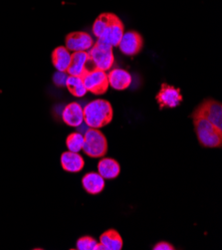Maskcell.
Returning <instances> with one entry per match:
<instances>
[{"instance_id":"cell-3","label":"cell","mask_w":222,"mask_h":250,"mask_svg":"<svg viewBox=\"0 0 222 250\" xmlns=\"http://www.w3.org/2000/svg\"><path fill=\"white\" fill-rule=\"evenodd\" d=\"M191 117L200 144L205 147H221L222 131L218 130L208 120L195 112L192 113Z\"/></svg>"},{"instance_id":"cell-20","label":"cell","mask_w":222,"mask_h":250,"mask_svg":"<svg viewBox=\"0 0 222 250\" xmlns=\"http://www.w3.org/2000/svg\"><path fill=\"white\" fill-rule=\"evenodd\" d=\"M66 145L70 152L79 153L84 145V135L80 133H72L66 140Z\"/></svg>"},{"instance_id":"cell-8","label":"cell","mask_w":222,"mask_h":250,"mask_svg":"<svg viewBox=\"0 0 222 250\" xmlns=\"http://www.w3.org/2000/svg\"><path fill=\"white\" fill-rule=\"evenodd\" d=\"M156 100L160 109L162 110L163 108H176L180 106L183 99L180 88L162 83L159 93L156 96Z\"/></svg>"},{"instance_id":"cell-11","label":"cell","mask_w":222,"mask_h":250,"mask_svg":"<svg viewBox=\"0 0 222 250\" xmlns=\"http://www.w3.org/2000/svg\"><path fill=\"white\" fill-rule=\"evenodd\" d=\"M62 119L69 127L78 128L81 124L84 123L83 108L76 102L68 104L62 112Z\"/></svg>"},{"instance_id":"cell-22","label":"cell","mask_w":222,"mask_h":250,"mask_svg":"<svg viewBox=\"0 0 222 250\" xmlns=\"http://www.w3.org/2000/svg\"><path fill=\"white\" fill-rule=\"evenodd\" d=\"M68 76H69V75L66 72L57 71L53 76V82L58 87H65Z\"/></svg>"},{"instance_id":"cell-23","label":"cell","mask_w":222,"mask_h":250,"mask_svg":"<svg viewBox=\"0 0 222 250\" xmlns=\"http://www.w3.org/2000/svg\"><path fill=\"white\" fill-rule=\"evenodd\" d=\"M154 250H175V246L166 241H160L154 247Z\"/></svg>"},{"instance_id":"cell-7","label":"cell","mask_w":222,"mask_h":250,"mask_svg":"<svg viewBox=\"0 0 222 250\" xmlns=\"http://www.w3.org/2000/svg\"><path fill=\"white\" fill-rule=\"evenodd\" d=\"M193 112L205 118L218 130L222 131V105L220 102L211 98L205 99Z\"/></svg>"},{"instance_id":"cell-2","label":"cell","mask_w":222,"mask_h":250,"mask_svg":"<svg viewBox=\"0 0 222 250\" xmlns=\"http://www.w3.org/2000/svg\"><path fill=\"white\" fill-rule=\"evenodd\" d=\"M84 123L89 128L100 129L109 125L114 118V110L107 100L97 99L83 109Z\"/></svg>"},{"instance_id":"cell-9","label":"cell","mask_w":222,"mask_h":250,"mask_svg":"<svg viewBox=\"0 0 222 250\" xmlns=\"http://www.w3.org/2000/svg\"><path fill=\"white\" fill-rule=\"evenodd\" d=\"M118 47L122 54L127 56H135L142 50L143 38L137 31L125 32Z\"/></svg>"},{"instance_id":"cell-19","label":"cell","mask_w":222,"mask_h":250,"mask_svg":"<svg viewBox=\"0 0 222 250\" xmlns=\"http://www.w3.org/2000/svg\"><path fill=\"white\" fill-rule=\"evenodd\" d=\"M66 87L71 95L77 98L84 97L88 92L80 76H71V75H69L66 81Z\"/></svg>"},{"instance_id":"cell-13","label":"cell","mask_w":222,"mask_h":250,"mask_svg":"<svg viewBox=\"0 0 222 250\" xmlns=\"http://www.w3.org/2000/svg\"><path fill=\"white\" fill-rule=\"evenodd\" d=\"M60 162L62 168L68 172H79L85 166V161L80 154L70 151L61 155Z\"/></svg>"},{"instance_id":"cell-17","label":"cell","mask_w":222,"mask_h":250,"mask_svg":"<svg viewBox=\"0 0 222 250\" xmlns=\"http://www.w3.org/2000/svg\"><path fill=\"white\" fill-rule=\"evenodd\" d=\"M71 62V53L65 46L56 47L52 52V63L57 71L67 72Z\"/></svg>"},{"instance_id":"cell-6","label":"cell","mask_w":222,"mask_h":250,"mask_svg":"<svg viewBox=\"0 0 222 250\" xmlns=\"http://www.w3.org/2000/svg\"><path fill=\"white\" fill-rule=\"evenodd\" d=\"M80 77L83 80L86 90L94 95H104L109 89L108 74L103 70L97 68L89 70L87 68Z\"/></svg>"},{"instance_id":"cell-21","label":"cell","mask_w":222,"mask_h":250,"mask_svg":"<svg viewBox=\"0 0 222 250\" xmlns=\"http://www.w3.org/2000/svg\"><path fill=\"white\" fill-rule=\"evenodd\" d=\"M97 240L91 236L80 237L77 241V249L79 250H94Z\"/></svg>"},{"instance_id":"cell-16","label":"cell","mask_w":222,"mask_h":250,"mask_svg":"<svg viewBox=\"0 0 222 250\" xmlns=\"http://www.w3.org/2000/svg\"><path fill=\"white\" fill-rule=\"evenodd\" d=\"M98 171L105 180H113L120 174L121 166L114 159L104 158L98 164Z\"/></svg>"},{"instance_id":"cell-24","label":"cell","mask_w":222,"mask_h":250,"mask_svg":"<svg viewBox=\"0 0 222 250\" xmlns=\"http://www.w3.org/2000/svg\"><path fill=\"white\" fill-rule=\"evenodd\" d=\"M94 250H107V248H106V246H105L104 244H102L101 242H100V243L97 242V244L95 245Z\"/></svg>"},{"instance_id":"cell-12","label":"cell","mask_w":222,"mask_h":250,"mask_svg":"<svg viewBox=\"0 0 222 250\" xmlns=\"http://www.w3.org/2000/svg\"><path fill=\"white\" fill-rule=\"evenodd\" d=\"M108 81L109 86L113 89L117 91H124L132 84V75L124 69L116 68L108 74Z\"/></svg>"},{"instance_id":"cell-18","label":"cell","mask_w":222,"mask_h":250,"mask_svg":"<svg viewBox=\"0 0 222 250\" xmlns=\"http://www.w3.org/2000/svg\"><path fill=\"white\" fill-rule=\"evenodd\" d=\"M100 242L107 250H121L122 248V238L116 229H109L100 236Z\"/></svg>"},{"instance_id":"cell-5","label":"cell","mask_w":222,"mask_h":250,"mask_svg":"<svg viewBox=\"0 0 222 250\" xmlns=\"http://www.w3.org/2000/svg\"><path fill=\"white\" fill-rule=\"evenodd\" d=\"M88 55L89 61L93 63L94 68L103 70L105 72L110 70L115 62L113 47L99 39L93 44L91 49H89Z\"/></svg>"},{"instance_id":"cell-14","label":"cell","mask_w":222,"mask_h":250,"mask_svg":"<svg viewBox=\"0 0 222 250\" xmlns=\"http://www.w3.org/2000/svg\"><path fill=\"white\" fill-rule=\"evenodd\" d=\"M85 190L90 194H99L105 188V179L99 172H88L82 179Z\"/></svg>"},{"instance_id":"cell-4","label":"cell","mask_w":222,"mask_h":250,"mask_svg":"<svg viewBox=\"0 0 222 250\" xmlns=\"http://www.w3.org/2000/svg\"><path fill=\"white\" fill-rule=\"evenodd\" d=\"M82 149L90 158H103L108 153L107 138L99 129L90 128L84 135Z\"/></svg>"},{"instance_id":"cell-1","label":"cell","mask_w":222,"mask_h":250,"mask_svg":"<svg viewBox=\"0 0 222 250\" xmlns=\"http://www.w3.org/2000/svg\"><path fill=\"white\" fill-rule=\"evenodd\" d=\"M92 31L97 39L110 44L112 47H118L125 33V25L115 13L105 12L96 18Z\"/></svg>"},{"instance_id":"cell-15","label":"cell","mask_w":222,"mask_h":250,"mask_svg":"<svg viewBox=\"0 0 222 250\" xmlns=\"http://www.w3.org/2000/svg\"><path fill=\"white\" fill-rule=\"evenodd\" d=\"M89 62V55L87 51H77L71 54V62L67 69V74L71 76H81L87 69L86 64Z\"/></svg>"},{"instance_id":"cell-10","label":"cell","mask_w":222,"mask_h":250,"mask_svg":"<svg viewBox=\"0 0 222 250\" xmlns=\"http://www.w3.org/2000/svg\"><path fill=\"white\" fill-rule=\"evenodd\" d=\"M66 48L69 51L77 52V51H88L94 44L92 36L83 31L71 32L65 37Z\"/></svg>"}]
</instances>
